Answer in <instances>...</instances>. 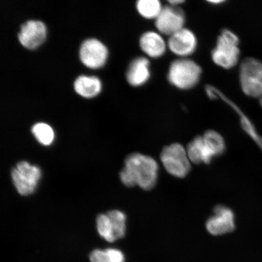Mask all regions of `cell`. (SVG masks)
I'll list each match as a JSON object with an SVG mask.
<instances>
[{"label":"cell","instance_id":"3957f363","mask_svg":"<svg viewBox=\"0 0 262 262\" xmlns=\"http://www.w3.org/2000/svg\"><path fill=\"white\" fill-rule=\"evenodd\" d=\"M239 39L234 32L225 29L219 36L211 57L218 67L229 70L238 63L240 57Z\"/></svg>","mask_w":262,"mask_h":262},{"label":"cell","instance_id":"ac0fdd59","mask_svg":"<svg viewBox=\"0 0 262 262\" xmlns=\"http://www.w3.org/2000/svg\"><path fill=\"white\" fill-rule=\"evenodd\" d=\"M91 262H124V256L122 251L117 249L109 248L105 250H96L90 255Z\"/></svg>","mask_w":262,"mask_h":262},{"label":"cell","instance_id":"7c38bea8","mask_svg":"<svg viewBox=\"0 0 262 262\" xmlns=\"http://www.w3.org/2000/svg\"><path fill=\"white\" fill-rule=\"evenodd\" d=\"M141 49L147 56L152 58L162 57L168 49L167 42L159 32L147 31L141 36Z\"/></svg>","mask_w":262,"mask_h":262},{"label":"cell","instance_id":"7402d4cb","mask_svg":"<svg viewBox=\"0 0 262 262\" xmlns=\"http://www.w3.org/2000/svg\"><path fill=\"white\" fill-rule=\"evenodd\" d=\"M241 122L242 127L253 139L255 143H256L258 146H259L262 150V137L258 136V134L255 131L253 124L248 120L247 118H246L243 114H241Z\"/></svg>","mask_w":262,"mask_h":262},{"label":"cell","instance_id":"603a6c76","mask_svg":"<svg viewBox=\"0 0 262 262\" xmlns=\"http://www.w3.org/2000/svg\"><path fill=\"white\" fill-rule=\"evenodd\" d=\"M184 2L182 0H172V1H169V5L175 6V7H179V5L182 4Z\"/></svg>","mask_w":262,"mask_h":262},{"label":"cell","instance_id":"ffe728a7","mask_svg":"<svg viewBox=\"0 0 262 262\" xmlns=\"http://www.w3.org/2000/svg\"><path fill=\"white\" fill-rule=\"evenodd\" d=\"M32 132L42 145L45 146L50 145L54 139V132L52 127L48 124L44 123L35 124L32 127Z\"/></svg>","mask_w":262,"mask_h":262},{"label":"cell","instance_id":"52a82bcc","mask_svg":"<svg viewBox=\"0 0 262 262\" xmlns=\"http://www.w3.org/2000/svg\"><path fill=\"white\" fill-rule=\"evenodd\" d=\"M155 21L157 32L169 37L184 28L185 15L179 7L169 5L163 6L161 12Z\"/></svg>","mask_w":262,"mask_h":262},{"label":"cell","instance_id":"30bf717a","mask_svg":"<svg viewBox=\"0 0 262 262\" xmlns=\"http://www.w3.org/2000/svg\"><path fill=\"white\" fill-rule=\"evenodd\" d=\"M107 57V48L96 39H88L81 46L80 60L88 68L97 69L102 67L105 63Z\"/></svg>","mask_w":262,"mask_h":262},{"label":"cell","instance_id":"7a4b0ae2","mask_svg":"<svg viewBox=\"0 0 262 262\" xmlns=\"http://www.w3.org/2000/svg\"><path fill=\"white\" fill-rule=\"evenodd\" d=\"M202 68L188 58H179L172 62L168 73V79L172 86L181 90L194 88L201 79Z\"/></svg>","mask_w":262,"mask_h":262},{"label":"cell","instance_id":"44dd1931","mask_svg":"<svg viewBox=\"0 0 262 262\" xmlns=\"http://www.w3.org/2000/svg\"><path fill=\"white\" fill-rule=\"evenodd\" d=\"M97 226L98 233L101 237L109 242L116 241L110 218L108 217L106 214H100L98 216Z\"/></svg>","mask_w":262,"mask_h":262},{"label":"cell","instance_id":"d4e9b609","mask_svg":"<svg viewBox=\"0 0 262 262\" xmlns=\"http://www.w3.org/2000/svg\"><path fill=\"white\" fill-rule=\"evenodd\" d=\"M260 104H261V107H262V97H261V98H260Z\"/></svg>","mask_w":262,"mask_h":262},{"label":"cell","instance_id":"9a60e30c","mask_svg":"<svg viewBox=\"0 0 262 262\" xmlns=\"http://www.w3.org/2000/svg\"><path fill=\"white\" fill-rule=\"evenodd\" d=\"M74 90L78 94L85 98L96 96L101 90V81L97 77L82 75L74 82Z\"/></svg>","mask_w":262,"mask_h":262},{"label":"cell","instance_id":"5b68a950","mask_svg":"<svg viewBox=\"0 0 262 262\" xmlns=\"http://www.w3.org/2000/svg\"><path fill=\"white\" fill-rule=\"evenodd\" d=\"M242 91L251 97H262V63L254 58H246L240 67Z\"/></svg>","mask_w":262,"mask_h":262},{"label":"cell","instance_id":"d6986e66","mask_svg":"<svg viewBox=\"0 0 262 262\" xmlns=\"http://www.w3.org/2000/svg\"><path fill=\"white\" fill-rule=\"evenodd\" d=\"M106 214L110 218L116 241L123 238L126 234V217L125 214L119 210L110 211Z\"/></svg>","mask_w":262,"mask_h":262},{"label":"cell","instance_id":"8fae6325","mask_svg":"<svg viewBox=\"0 0 262 262\" xmlns=\"http://www.w3.org/2000/svg\"><path fill=\"white\" fill-rule=\"evenodd\" d=\"M46 36L47 28L43 23L31 20L21 26L18 39L25 48L34 49L44 42Z\"/></svg>","mask_w":262,"mask_h":262},{"label":"cell","instance_id":"ba28073f","mask_svg":"<svg viewBox=\"0 0 262 262\" xmlns=\"http://www.w3.org/2000/svg\"><path fill=\"white\" fill-rule=\"evenodd\" d=\"M206 228L213 235L230 233L235 228L234 213L227 206H216L213 215L206 222Z\"/></svg>","mask_w":262,"mask_h":262},{"label":"cell","instance_id":"e0dca14e","mask_svg":"<svg viewBox=\"0 0 262 262\" xmlns=\"http://www.w3.org/2000/svg\"><path fill=\"white\" fill-rule=\"evenodd\" d=\"M137 11L143 18L156 19L161 12L163 6L159 0H139L137 2Z\"/></svg>","mask_w":262,"mask_h":262},{"label":"cell","instance_id":"277c9868","mask_svg":"<svg viewBox=\"0 0 262 262\" xmlns=\"http://www.w3.org/2000/svg\"><path fill=\"white\" fill-rule=\"evenodd\" d=\"M160 160L166 171L175 178H184L191 171V162L181 144L172 143L164 147Z\"/></svg>","mask_w":262,"mask_h":262},{"label":"cell","instance_id":"4fadbf2b","mask_svg":"<svg viewBox=\"0 0 262 262\" xmlns=\"http://www.w3.org/2000/svg\"><path fill=\"white\" fill-rule=\"evenodd\" d=\"M150 74L148 59L146 57L137 58L130 63L127 71V80L133 86H140L147 83Z\"/></svg>","mask_w":262,"mask_h":262},{"label":"cell","instance_id":"cb8c5ba5","mask_svg":"<svg viewBox=\"0 0 262 262\" xmlns=\"http://www.w3.org/2000/svg\"><path fill=\"white\" fill-rule=\"evenodd\" d=\"M224 2V1H221V0H219V1H209V3H212V4H221V3Z\"/></svg>","mask_w":262,"mask_h":262},{"label":"cell","instance_id":"9c48e42d","mask_svg":"<svg viewBox=\"0 0 262 262\" xmlns=\"http://www.w3.org/2000/svg\"><path fill=\"white\" fill-rule=\"evenodd\" d=\"M168 49L180 58H186L195 51L198 39L194 32L187 28H183L169 36Z\"/></svg>","mask_w":262,"mask_h":262},{"label":"cell","instance_id":"2e32d148","mask_svg":"<svg viewBox=\"0 0 262 262\" xmlns=\"http://www.w3.org/2000/svg\"><path fill=\"white\" fill-rule=\"evenodd\" d=\"M202 137L206 147L214 158L224 153L225 142L220 134L214 130H208Z\"/></svg>","mask_w":262,"mask_h":262},{"label":"cell","instance_id":"6da1fadb","mask_svg":"<svg viewBox=\"0 0 262 262\" xmlns=\"http://www.w3.org/2000/svg\"><path fill=\"white\" fill-rule=\"evenodd\" d=\"M159 175V165L152 157L133 153L126 157L120 178L127 187L139 186L145 191L155 187Z\"/></svg>","mask_w":262,"mask_h":262},{"label":"cell","instance_id":"8992f818","mask_svg":"<svg viewBox=\"0 0 262 262\" xmlns=\"http://www.w3.org/2000/svg\"><path fill=\"white\" fill-rule=\"evenodd\" d=\"M41 176V170L37 166L25 161L19 162L11 172L16 190L19 194L25 196L34 192Z\"/></svg>","mask_w":262,"mask_h":262},{"label":"cell","instance_id":"5bb4252c","mask_svg":"<svg viewBox=\"0 0 262 262\" xmlns=\"http://www.w3.org/2000/svg\"><path fill=\"white\" fill-rule=\"evenodd\" d=\"M186 152L190 162L195 165L201 163L208 165L211 163L214 158L206 147L203 137L201 136L195 137L188 144Z\"/></svg>","mask_w":262,"mask_h":262}]
</instances>
